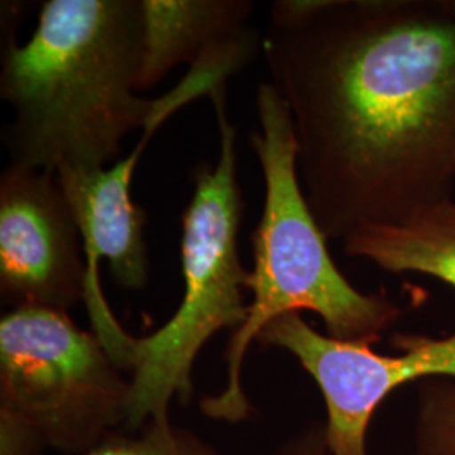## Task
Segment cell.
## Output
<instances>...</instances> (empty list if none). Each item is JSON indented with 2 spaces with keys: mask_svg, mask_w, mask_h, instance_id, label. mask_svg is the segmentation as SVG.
Masks as SVG:
<instances>
[{
  "mask_svg": "<svg viewBox=\"0 0 455 455\" xmlns=\"http://www.w3.org/2000/svg\"><path fill=\"white\" fill-rule=\"evenodd\" d=\"M415 455H455V379L420 381L413 420Z\"/></svg>",
  "mask_w": 455,
  "mask_h": 455,
  "instance_id": "obj_11",
  "label": "cell"
},
{
  "mask_svg": "<svg viewBox=\"0 0 455 455\" xmlns=\"http://www.w3.org/2000/svg\"><path fill=\"white\" fill-rule=\"evenodd\" d=\"M257 115L260 127L251 146L260 161L265 201L253 233L251 302L228 342L225 388L199 402L203 415L216 422H243L251 415L242 383L244 356L278 317L309 310L323 319L327 336L371 346L403 315L390 297L358 291L332 260L299 180L292 118L270 82L259 84Z\"/></svg>",
  "mask_w": 455,
  "mask_h": 455,
  "instance_id": "obj_3",
  "label": "cell"
},
{
  "mask_svg": "<svg viewBox=\"0 0 455 455\" xmlns=\"http://www.w3.org/2000/svg\"><path fill=\"white\" fill-rule=\"evenodd\" d=\"M46 449L34 427L14 411L0 408V455H43Z\"/></svg>",
  "mask_w": 455,
  "mask_h": 455,
  "instance_id": "obj_13",
  "label": "cell"
},
{
  "mask_svg": "<svg viewBox=\"0 0 455 455\" xmlns=\"http://www.w3.org/2000/svg\"><path fill=\"white\" fill-rule=\"evenodd\" d=\"M140 0H48L28 43L4 48L0 95L14 120L4 131L11 164L58 174L103 169L124 139L159 114L210 93L189 71L157 100L137 95Z\"/></svg>",
  "mask_w": 455,
  "mask_h": 455,
  "instance_id": "obj_2",
  "label": "cell"
},
{
  "mask_svg": "<svg viewBox=\"0 0 455 455\" xmlns=\"http://www.w3.org/2000/svg\"><path fill=\"white\" fill-rule=\"evenodd\" d=\"M156 116L131 156L120 159L110 169H63L56 174L82 233L86 255V310L92 331L105 347H112L125 334L116 321L98 278V261L108 260L112 276L129 291L144 289L148 278L144 227L146 212L133 204L131 184L137 161L146 150L150 137L163 124Z\"/></svg>",
  "mask_w": 455,
  "mask_h": 455,
  "instance_id": "obj_8",
  "label": "cell"
},
{
  "mask_svg": "<svg viewBox=\"0 0 455 455\" xmlns=\"http://www.w3.org/2000/svg\"><path fill=\"white\" fill-rule=\"evenodd\" d=\"M346 255L390 274H415L455 291V199L425 204L388 225H370L341 242Z\"/></svg>",
  "mask_w": 455,
  "mask_h": 455,
  "instance_id": "obj_10",
  "label": "cell"
},
{
  "mask_svg": "<svg viewBox=\"0 0 455 455\" xmlns=\"http://www.w3.org/2000/svg\"><path fill=\"white\" fill-rule=\"evenodd\" d=\"M248 0H140L142 51L137 92L150 90L180 63H197L248 31Z\"/></svg>",
  "mask_w": 455,
  "mask_h": 455,
  "instance_id": "obj_9",
  "label": "cell"
},
{
  "mask_svg": "<svg viewBox=\"0 0 455 455\" xmlns=\"http://www.w3.org/2000/svg\"><path fill=\"white\" fill-rule=\"evenodd\" d=\"M131 378L93 331L66 310L14 307L0 319V408L37 430L48 449L84 455L125 427Z\"/></svg>",
  "mask_w": 455,
  "mask_h": 455,
  "instance_id": "obj_5",
  "label": "cell"
},
{
  "mask_svg": "<svg viewBox=\"0 0 455 455\" xmlns=\"http://www.w3.org/2000/svg\"><path fill=\"white\" fill-rule=\"evenodd\" d=\"M212 100L220 156L212 167H197L195 195L182 216V300L156 332L132 336L122 358V370L131 378L129 432L148 422H169L172 400L188 403L193 396V368L204 344L221 329H238L248 315L244 291L251 272L244 268L238 250L243 210L238 131L228 116L225 86Z\"/></svg>",
  "mask_w": 455,
  "mask_h": 455,
  "instance_id": "obj_4",
  "label": "cell"
},
{
  "mask_svg": "<svg viewBox=\"0 0 455 455\" xmlns=\"http://www.w3.org/2000/svg\"><path fill=\"white\" fill-rule=\"evenodd\" d=\"M84 455H223L212 442L171 422H148L132 434H110Z\"/></svg>",
  "mask_w": 455,
  "mask_h": 455,
  "instance_id": "obj_12",
  "label": "cell"
},
{
  "mask_svg": "<svg viewBox=\"0 0 455 455\" xmlns=\"http://www.w3.org/2000/svg\"><path fill=\"white\" fill-rule=\"evenodd\" d=\"M257 342L287 351L315 381L332 455H368V427L391 391L432 378L455 379V331L445 338L398 334L393 342L400 353L388 356L370 344L323 334L293 312L267 325Z\"/></svg>",
  "mask_w": 455,
  "mask_h": 455,
  "instance_id": "obj_6",
  "label": "cell"
},
{
  "mask_svg": "<svg viewBox=\"0 0 455 455\" xmlns=\"http://www.w3.org/2000/svg\"><path fill=\"white\" fill-rule=\"evenodd\" d=\"M261 48L329 242L454 197L455 0H278Z\"/></svg>",
  "mask_w": 455,
  "mask_h": 455,
  "instance_id": "obj_1",
  "label": "cell"
},
{
  "mask_svg": "<svg viewBox=\"0 0 455 455\" xmlns=\"http://www.w3.org/2000/svg\"><path fill=\"white\" fill-rule=\"evenodd\" d=\"M82 233L56 174L9 164L0 178V295L14 307L84 300Z\"/></svg>",
  "mask_w": 455,
  "mask_h": 455,
  "instance_id": "obj_7",
  "label": "cell"
},
{
  "mask_svg": "<svg viewBox=\"0 0 455 455\" xmlns=\"http://www.w3.org/2000/svg\"><path fill=\"white\" fill-rule=\"evenodd\" d=\"M263 455H332L325 439L324 423H314L278 443Z\"/></svg>",
  "mask_w": 455,
  "mask_h": 455,
  "instance_id": "obj_14",
  "label": "cell"
}]
</instances>
